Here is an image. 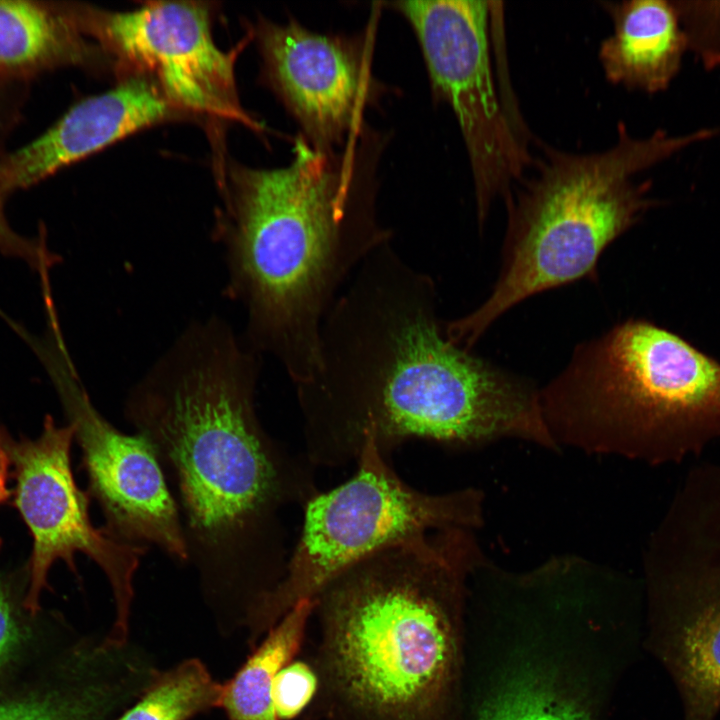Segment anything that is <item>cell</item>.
I'll return each instance as SVG.
<instances>
[{"label":"cell","instance_id":"1","mask_svg":"<svg viewBox=\"0 0 720 720\" xmlns=\"http://www.w3.org/2000/svg\"><path fill=\"white\" fill-rule=\"evenodd\" d=\"M437 296L392 240L353 273L323 320L315 372L295 385L315 468L355 462L367 440L388 456L410 440L553 445L539 390L453 343Z\"/></svg>","mask_w":720,"mask_h":720},{"label":"cell","instance_id":"2","mask_svg":"<svg viewBox=\"0 0 720 720\" xmlns=\"http://www.w3.org/2000/svg\"><path fill=\"white\" fill-rule=\"evenodd\" d=\"M258 353L222 321L189 328L130 392L128 421L153 449L176 500L207 597L242 616L282 578L281 512L319 490L315 467L265 431Z\"/></svg>","mask_w":720,"mask_h":720},{"label":"cell","instance_id":"3","mask_svg":"<svg viewBox=\"0 0 720 720\" xmlns=\"http://www.w3.org/2000/svg\"><path fill=\"white\" fill-rule=\"evenodd\" d=\"M360 134L336 151L301 135L280 168L232 166L224 242L249 345L294 385L318 364L323 320L364 259L392 240L376 213L378 142Z\"/></svg>","mask_w":720,"mask_h":720},{"label":"cell","instance_id":"4","mask_svg":"<svg viewBox=\"0 0 720 720\" xmlns=\"http://www.w3.org/2000/svg\"><path fill=\"white\" fill-rule=\"evenodd\" d=\"M466 529L402 542L350 567L315 598L318 677L350 720H449L469 576Z\"/></svg>","mask_w":720,"mask_h":720},{"label":"cell","instance_id":"5","mask_svg":"<svg viewBox=\"0 0 720 720\" xmlns=\"http://www.w3.org/2000/svg\"><path fill=\"white\" fill-rule=\"evenodd\" d=\"M720 127L681 135L656 130L644 138L618 126L615 143L585 154L545 146L535 171L505 200L508 220L499 275L473 311L445 322L449 339L472 350L488 328L522 301L592 276L605 249L638 223L657 201L636 176Z\"/></svg>","mask_w":720,"mask_h":720},{"label":"cell","instance_id":"6","mask_svg":"<svg viewBox=\"0 0 720 720\" xmlns=\"http://www.w3.org/2000/svg\"><path fill=\"white\" fill-rule=\"evenodd\" d=\"M539 393L555 443L658 465L720 438V362L643 319L577 344Z\"/></svg>","mask_w":720,"mask_h":720},{"label":"cell","instance_id":"7","mask_svg":"<svg viewBox=\"0 0 720 720\" xmlns=\"http://www.w3.org/2000/svg\"><path fill=\"white\" fill-rule=\"evenodd\" d=\"M355 463L348 480L319 491L302 507L301 532L282 578L244 616L254 638L366 558L430 532L473 530L482 521L478 490H419L398 475L390 456L370 440Z\"/></svg>","mask_w":720,"mask_h":720},{"label":"cell","instance_id":"8","mask_svg":"<svg viewBox=\"0 0 720 720\" xmlns=\"http://www.w3.org/2000/svg\"><path fill=\"white\" fill-rule=\"evenodd\" d=\"M655 649L684 720L720 710V464L693 468L654 531L645 559Z\"/></svg>","mask_w":720,"mask_h":720},{"label":"cell","instance_id":"9","mask_svg":"<svg viewBox=\"0 0 720 720\" xmlns=\"http://www.w3.org/2000/svg\"><path fill=\"white\" fill-rule=\"evenodd\" d=\"M412 27L433 96L458 122L468 154L480 227L497 198L506 200L533 159L497 93L490 56L489 7L480 0L388 3Z\"/></svg>","mask_w":720,"mask_h":720},{"label":"cell","instance_id":"10","mask_svg":"<svg viewBox=\"0 0 720 720\" xmlns=\"http://www.w3.org/2000/svg\"><path fill=\"white\" fill-rule=\"evenodd\" d=\"M73 441V428L68 423L56 424L51 415L45 416L42 432L34 439H16L0 425V449L8 457L14 481L13 504L32 538L24 604L36 615L52 565L61 560L77 575L75 555L82 553L103 571L112 590L116 617L106 638L124 646L134 597L133 579L147 547L118 541L92 524L91 498L78 487L72 471Z\"/></svg>","mask_w":720,"mask_h":720},{"label":"cell","instance_id":"11","mask_svg":"<svg viewBox=\"0 0 720 720\" xmlns=\"http://www.w3.org/2000/svg\"><path fill=\"white\" fill-rule=\"evenodd\" d=\"M46 317L43 337L22 326L16 332L44 367L73 428L87 476L86 491L101 509L102 528L118 541L152 544L174 560L187 562L179 509L153 449L140 434L119 431L95 408L66 346L58 315Z\"/></svg>","mask_w":720,"mask_h":720},{"label":"cell","instance_id":"12","mask_svg":"<svg viewBox=\"0 0 720 720\" xmlns=\"http://www.w3.org/2000/svg\"><path fill=\"white\" fill-rule=\"evenodd\" d=\"M86 36L96 39L121 67L150 77L181 112L265 127L242 107L234 52L212 36L211 8L202 2H148L125 11L73 5Z\"/></svg>","mask_w":720,"mask_h":720},{"label":"cell","instance_id":"13","mask_svg":"<svg viewBox=\"0 0 720 720\" xmlns=\"http://www.w3.org/2000/svg\"><path fill=\"white\" fill-rule=\"evenodd\" d=\"M262 76L314 148L336 151L362 132L384 86L371 73L368 32L323 34L295 19L260 18L253 30Z\"/></svg>","mask_w":720,"mask_h":720},{"label":"cell","instance_id":"14","mask_svg":"<svg viewBox=\"0 0 720 720\" xmlns=\"http://www.w3.org/2000/svg\"><path fill=\"white\" fill-rule=\"evenodd\" d=\"M148 76L131 74L116 87L72 106L44 133L0 156V189L30 187L135 132L177 117Z\"/></svg>","mask_w":720,"mask_h":720},{"label":"cell","instance_id":"15","mask_svg":"<svg viewBox=\"0 0 720 720\" xmlns=\"http://www.w3.org/2000/svg\"><path fill=\"white\" fill-rule=\"evenodd\" d=\"M158 673L127 645L80 646L51 677L1 695L0 720H115Z\"/></svg>","mask_w":720,"mask_h":720},{"label":"cell","instance_id":"16","mask_svg":"<svg viewBox=\"0 0 720 720\" xmlns=\"http://www.w3.org/2000/svg\"><path fill=\"white\" fill-rule=\"evenodd\" d=\"M602 5L613 24L598 54L606 79L648 94L666 90L688 51L673 1H606Z\"/></svg>","mask_w":720,"mask_h":720},{"label":"cell","instance_id":"17","mask_svg":"<svg viewBox=\"0 0 720 720\" xmlns=\"http://www.w3.org/2000/svg\"><path fill=\"white\" fill-rule=\"evenodd\" d=\"M72 4L0 0V81L88 64L96 55Z\"/></svg>","mask_w":720,"mask_h":720},{"label":"cell","instance_id":"18","mask_svg":"<svg viewBox=\"0 0 720 720\" xmlns=\"http://www.w3.org/2000/svg\"><path fill=\"white\" fill-rule=\"evenodd\" d=\"M315 599L296 604L267 631L237 673L225 683L221 706L227 720H279L272 690L277 673L299 652Z\"/></svg>","mask_w":720,"mask_h":720},{"label":"cell","instance_id":"19","mask_svg":"<svg viewBox=\"0 0 720 720\" xmlns=\"http://www.w3.org/2000/svg\"><path fill=\"white\" fill-rule=\"evenodd\" d=\"M224 686L196 658L158 673L137 702L117 720H189L220 707Z\"/></svg>","mask_w":720,"mask_h":720},{"label":"cell","instance_id":"20","mask_svg":"<svg viewBox=\"0 0 720 720\" xmlns=\"http://www.w3.org/2000/svg\"><path fill=\"white\" fill-rule=\"evenodd\" d=\"M477 720H591V715L553 675L528 668L498 687Z\"/></svg>","mask_w":720,"mask_h":720},{"label":"cell","instance_id":"21","mask_svg":"<svg viewBox=\"0 0 720 720\" xmlns=\"http://www.w3.org/2000/svg\"><path fill=\"white\" fill-rule=\"evenodd\" d=\"M28 585L27 562L0 571V673L16 660L32 632L28 618L34 615L24 604Z\"/></svg>","mask_w":720,"mask_h":720},{"label":"cell","instance_id":"22","mask_svg":"<svg viewBox=\"0 0 720 720\" xmlns=\"http://www.w3.org/2000/svg\"><path fill=\"white\" fill-rule=\"evenodd\" d=\"M687 50L707 70L720 68V1L672 0Z\"/></svg>","mask_w":720,"mask_h":720},{"label":"cell","instance_id":"23","mask_svg":"<svg viewBox=\"0 0 720 720\" xmlns=\"http://www.w3.org/2000/svg\"><path fill=\"white\" fill-rule=\"evenodd\" d=\"M319 685V677L312 666L303 661H291L276 675L272 698L279 720H292L311 702Z\"/></svg>","mask_w":720,"mask_h":720},{"label":"cell","instance_id":"24","mask_svg":"<svg viewBox=\"0 0 720 720\" xmlns=\"http://www.w3.org/2000/svg\"><path fill=\"white\" fill-rule=\"evenodd\" d=\"M5 197L0 189V253L25 261L40 279L49 277L50 269L58 257L49 250L43 232L38 237L29 238L10 226L4 213Z\"/></svg>","mask_w":720,"mask_h":720},{"label":"cell","instance_id":"25","mask_svg":"<svg viewBox=\"0 0 720 720\" xmlns=\"http://www.w3.org/2000/svg\"><path fill=\"white\" fill-rule=\"evenodd\" d=\"M9 479H11L10 463L6 454L0 449V506L12 499Z\"/></svg>","mask_w":720,"mask_h":720},{"label":"cell","instance_id":"26","mask_svg":"<svg viewBox=\"0 0 720 720\" xmlns=\"http://www.w3.org/2000/svg\"><path fill=\"white\" fill-rule=\"evenodd\" d=\"M2 546H3V541H2V538H1V536H0V551H1V549H2Z\"/></svg>","mask_w":720,"mask_h":720}]
</instances>
